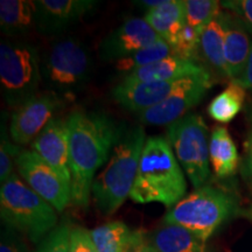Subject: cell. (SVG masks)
<instances>
[{"mask_svg": "<svg viewBox=\"0 0 252 252\" xmlns=\"http://www.w3.org/2000/svg\"><path fill=\"white\" fill-rule=\"evenodd\" d=\"M0 252H27L26 245L18 231L7 226L2 229Z\"/></svg>", "mask_w": 252, "mask_h": 252, "instance_id": "cell-32", "label": "cell"}, {"mask_svg": "<svg viewBox=\"0 0 252 252\" xmlns=\"http://www.w3.org/2000/svg\"><path fill=\"white\" fill-rule=\"evenodd\" d=\"M146 140L140 126L124 130L108 165L94 180L91 194L104 215L115 214L130 197Z\"/></svg>", "mask_w": 252, "mask_h": 252, "instance_id": "cell-3", "label": "cell"}, {"mask_svg": "<svg viewBox=\"0 0 252 252\" xmlns=\"http://www.w3.org/2000/svg\"><path fill=\"white\" fill-rule=\"evenodd\" d=\"M184 81L185 78L163 82L123 81L113 89L112 94L116 102L123 108L140 113L165 100L184 83Z\"/></svg>", "mask_w": 252, "mask_h": 252, "instance_id": "cell-15", "label": "cell"}, {"mask_svg": "<svg viewBox=\"0 0 252 252\" xmlns=\"http://www.w3.org/2000/svg\"><path fill=\"white\" fill-rule=\"evenodd\" d=\"M200 32L189 25H186L176 40L175 45L173 46L175 55L197 61L196 56L198 54V47H200Z\"/></svg>", "mask_w": 252, "mask_h": 252, "instance_id": "cell-28", "label": "cell"}, {"mask_svg": "<svg viewBox=\"0 0 252 252\" xmlns=\"http://www.w3.org/2000/svg\"><path fill=\"white\" fill-rule=\"evenodd\" d=\"M220 6L237 17L252 34V0H229L220 2Z\"/></svg>", "mask_w": 252, "mask_h": 252, "instance_id": "cell-30", "label": "cell"}, {"mask_svg": "<svg viewBox=\"0 0 252 252\" xmlns=\"http://www.w3.org/2000/svg\"><path fill=\"white\" fill-rule=\"evenodd\" d=\"M42 68L33 45L4 40L0 43V83L5 102L19 108L37 94Z\"/></svg>", "mask_w": 252, "mask_h": 252, "instance_id": "cell-6", "label": "cell"}, {"mask_svg": "<svg viewBox=\"0 0 252 252\" xmlns=\"http://www.w3.org/2000/svg\"><path fill=\"white\" fill-rule=\"evenodd\" d=\"M130 252H157V251L156 249H154L150 243H147L144 238L143 241L139 242V243L135 244L134 247L131 249Z\"/></svg>", "mask_w": 252, "mask_h": 252, "instance_id": "cell-34", "label": "cell"}, {"mask_svg": "<svg viewBox=\"0 0 252 252\" xmlns=\"http://www.w3.org/2000/svg\"><path fill=\"white\" fill-rule=\"evenodd\" d=\"M245 100V89L231 82L224 91L217 94L208 106V113L214 121L230 123L241 112Z\"/></svg>", "mask_w": 252, "mask_h": 252, "instance_id": "cell-24", "label": "cell"}, {"mask_svg": "<svg viewBox=\"0 0 252 252\" xmlns=\"http://www.w3.org/2000/svg\"><path fill=\"white\" fill-rule=\"evenodd\" d=\"M202 64L194 60L184 59L180 56H169L146 67L135 69L125 75L127 82H163L176 81L182 78L196 76L208 72Z\"/></svg>", "mask_w": 252, "mask_h": 252, "instance_id": "cell-17", "label": "cell"}, {"mask_svg": "<svg viewBox=\"0 0 252 252\" xmlns=\"http://www.w3.org/2000/svg\"><path fill=\"white\" fill-rule=\"evenodd\" d=\"M209 156L214 172L219 178H228L234 174L238 166L237 147L229 131L223 126H217L213 130Z\"/></svg>", "mask_w": 252, "mask_h": 252, "instance_id": "cell-21", "label": "cell"}, {"mask_svg": "<svg viewBox=\"0 0 252 252\" xmlns=\"http://www.w3.org/2000/svg\"><path fill=\"white\" fill-rule=\"evenodd\" d=\"M20 146L13 143L11 135L7 133L6 125L1 124V137H0V182L4 184L14 174V166H17Z\"/></svg>", "mask_w": 252, "mask_h": 252, "instance_id": "cell-27", "label": "cell"}, {"mask_svg": "<svg viewBox=\"0 0 252 252\" xmlns=\"http://www.w3.org/2000/svg\"><path fill=\"white\" fill-rule=\"evenodd\" d=\"M187 182L171 145L163 137H150L141 153L130 198L135 203L174 207L184 198Z\"/></svg>", "mask_w": 252, "mask_h": 252, "instance_id": "cell-2", "label": "cell"}, {"mask_svg": "<svg viewBox=\"0 0 252 252\" xmlns=\"http://www.w3.org/2000/svg\"><path fill=\"white\" fill-rule=\"evenodd\" d=\"M71 203L86 207L97 169L109 159L124 128L103 112L75 111L67 118Z\"/></svg>", "mask_w": 252, "mask_h": 252, "instance_id": "cell-1", "label": "cell"}, {"mask_svg": "<svg viewBox=\"0 0 252 252\" xmlns=\"http://www.w3.org/2000/svg\"><path fill=\"white\" fill-rule=\"evenodd\" d=\"M224 24V61L226 77L236 81L243 74L252 52V41L242 21L234 14L222 12Z\"/></svg>", "mask_w": 252, "mask_h": 252, "instance_id": "cell-16", "label": "cell"}, {"mask_svg": "<svg viewBox=\"0 0 252 252\" xmlns=\"http://www.w3.org/2000/svg\"><path fill=\"white\" fill-rule=\"evenodd\" d=\"M169 56H176L174 49L167 41L160 39L133 55L118 60L116 62V68L128 74L135 69L146 67V65L152 64L154 62L160 61V60L169 58Z\"/></svg>", "mask_w": 252, "mask_h": 252, "instance_id": "cell-25", "label": "cell"}, {"mask_svg": "<svg viewBox=\"0 0 252 252\" xmlns=\"http://www.w3.org/2000/svg\"><path fill=\"white\" fill-rule=\"evenodd\" d=\"M167 141L194 188H201L209 178V141L203 118L188 113L167 128Z\"/></svg>", "mask_w": 252, "mask_h": 252, "instance_id": "cell-7", "label": "cell"}, {"mask_svg": "<svg viewBox=\"0 0 252 252\" xmlns=\"http://www.w3.org/2000/svg\"><path fill=\"white\" fill-rule=\"evenodd\" d=\"M98 252H130L144 239L140 231H133L123 222H111L90 231Z\"/></svg>", "mask_w": 252, "mask_h": 252, "instance_id": "cell-19", "label": "cell"}, {"mask_svg": "<svg viewBox=\"0 0 252 252\" xmlns=\"http://www.w3.org/2000/svg\"><path fill=\"white\" fill-rule=\"evenodd\" d=\"M232 82H235V83H237L238 86L244 88L245 90L248 89V90L252 91V52H251L250 58H249L248 64L244 69L243 74H242L241 76L237 78V80L232 81Z\"/></svg>", "mask_w": 252, "mask_h": 252, "instance_id": "cell-33", "label": "cell"}, {"mask_svg": "<svg viewBox=\"0 0 252 252\" xmlns=\"http://www.w3.org/2000/svg\"><path fill=\"white\" fill-rule=\"evenodd\" d=\"M35 25V5L26 0L0 1V27L7 36L23 35Z\"/></svg>", "mask_w": 252, "mask_h": 252, "instance_id": "cell-23", "label": "cell"}, {"mask_svg": "<svg viewBox=\"0 0 252 252\" xmlns=\"http://www.w3.org/2000/svg\"><path fill=\"white\" fill-rule=\"evenodd\" d=\"M36 152L70 187V157H69V127L67 119L54 118L32 143Z\"/></svg>", "mask_w": 252, "mask_h": 252, "instance_id": "cell-13", "label": "cell"}, {"mask_svg": "<svg viewBox=\"0 0 252 252\" xmlns=\"http://www.w3.org/2000/svg\"><path fill=\"white\" fill-rule=\"evenodd\" d=\"M149 243L157 252H203V242L179 224L159 228L151 236Z\"/></svg>", "mask_w": 252, "mask_h": 252, "instance_id": "cell-20", "label": "cell"}, {"mask_svg": "<svg viewBox=\"0 0 252 252\" xmlns=\"http://www.w3.org/2000/svg\"><path fill=\"white\" fill-rule=\"evenodd\" d=\"M160 39L161 37L145 19L128 18L103 40L100 56L108 61H118L135 54Z\"/></svg>", "mask_w": 252, "mask_h": 252, "instance_id": "cell-12", "label": "cell"}, {"mask_svg": "<svg viewBox=\"0 0 252 252\" xmlns=\"http://www.w3.org/2000/svg\"><path fill=\"white\" fill-rule=\"evenodd\" d=\"M247 216L249 217V219H250V220H252V206L248 209V212H247Z\"/></svg>", "mask_w": 252, "mask_h": 252, "instance_id": "cell-36", "label": "cell"}, {"mask_svg": "<svg viewBox=\"0 0 252 252\" xmlns=\"http://www.w3.org/2000/svg\"><path fill=\"white\" fill-rule=\"evenodd\" d=\"M61 106L59 94L55 93L37 94L13 112L9 124V135L14 144L33 143L48 123L54 119Z\"/></svg>", "mask_w": 252, "mask_h": 252, "instance_id": "cell-11", "label": "cell"}, {"mask_svg": "<svg viewBox=\"0 0 252 252\" xmlns=\"http://www.w3.org/2000/svg\"><path fill=\"white\" fill-rule=\"evenodd\" d=\"M35 25L43 34L64 31L97 6L96 0H37Z\"/></svg>", "mask_w": 252, "mask_h": 252, "instance_id": "cell-14", "label": "cell"}, {"mask_svg": "<svg viewBox=\"0 0 252 252\" xmlns=\"http://www.w3.org/2000/svg\"><path fill=\"white\" fill-rule=\"evenodd\" d=\"M237 209V200L231 193L202 186L176 203L163 217V223L185 226L204 243Z\"/></svg>", "mask_w": 252, "mask_h": 252, "instance_id": "cell-5", "label": "cell"}, {"mask_svg": "<svg viewBox=\"0 0 252 252\" xmlns=\"http://www.w3.org/2000/svg\"><path fill=\"white\" fill-rule=\"evenodd\" d=\"M187 25L200 33L220 14V2L216 0H185Z\"/></svg>", "mask_w": 252, "mask_h": 252, "instance_id": "cell-26", "label": "cell"}, {"mask_svg": "<svg viewBox=\"0 0 252 252\" xmlns=\"http://www.w3.org/2000/svg\"><path fill=\"white\" fill-rule=\"evenodd\" d=\"M248 168L252 178V131L248 141Z\"/></svg>", "mask_w": 252, "mask_h": 252, "instance_id": "cell-35", "label": "cell"}, {"mask_svg": "<svg viewBox=\"0 0 252 252\" xmlns=\"http://www.w3.org/2000/svg\"><path fill=\"white\" fill-rule=\"evenodd\" d=\"M69 248L70 252H98L91 238L90 231L81 226L71 229Z\"/></svg>", "mask_w": 252, "mask_h": 252, "instance_id": "cell-31", "label": "cell"}, {"mask_svg": "<svg viewBox=\"0 0 252 252\" xmlns=\"http://www.w3.org/2000/svg\"><path fill=\"white\" fill-rule=\"evenodd\" d=\"M93 60L80 40L69 37L49 49L42 75L56 94H74L82 90L90 77Z\"/></svg>", "mask_w": 252, "mask_h": 252, "instance_id": "cell-8", "label": "cell"}, {"mask_svg": "<svg viewBox=\"0 0 252 252\" xmlns=\"http://www.w3.org/2000/svg\"><path fill=\"white\" fill-rule=\"evenodd\" d=\"M0 215L5 226L25 234L33 243H40L58 226L55 208L15 173L1 184Z\"/></svg>", "mask_w": 252, "mask_h": 252, "instance_id": "cell-4", "label": "cell"}, {"mask_svg": "<svg viewBox=\"0 0 252 252\" xmlns=\"http://www.w3.org/2000/svg\"><path fill=\"white\" fill-rule=\"evenodd\" d=\"M213 86L212 72L185 78L184 83L165 100L139 113V119L146 125L169 126L188 115V111L202 100Z\"/></svg>", "mask_w": 252, "mask_h": 252, "instance_id": "cell-9", "label": "cell"}, {"mask_svg": "<svg viewBox=\"0 0 252 252\" xmlns=\"http://www.w3.org/2000/svg\"><path fill=\"white\" fill-rule=\"evenodd\" d=\"M198 53L210 69L226 77L224 61V24L222 12L204 28L200 37Z\"/></svg>", "mask_w": 252, "mask_h": 252, "instance_id": "cell-22", "label": "cell"}, {"mask_svg": "<svg viewBox=\"0 0 252 252\" xmlns=\"http://www.w3.org/2000/svg\"><path fill=\"white\" fill-rule=\"evenodd\" d=\"M144 19L158 35L173 47L187 25L185 0H163L161 5L150 8Z\"/></svg>", "mask_w": 252, "mask_h": 252, "instance_id": "cell-18", "label": "cell"}, {"mask_svg": "<svg viewBox=\"0 0 252 252\" xmlns=\"http://www.w3.org/2000/svg\"><path fill=\"white\" fill-rule=\"evenodd\" d=\"M70 231L67 224L58 225L40 242L36 252H70Z\"/></svg>", "mask_w": 252, "mask_h": 252, "instance_id": "cell-29", "label": "cell"}, {"mask_svg": "<svg viewBox=\"0 0 252 252\" xmlns=\"http://www.w3.org/2000/svg\"><path fill=\"white\" fill-rule=\"evenodd\" d=\"M19 176L37 195L62 213L71 203L70 187L33 150H23L17 160Z\"/></svg>", "mask_w": 252, "mask_h": 252, "instance_id": "cell-10", "label": "cell"}]
</instances>
